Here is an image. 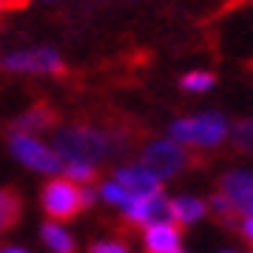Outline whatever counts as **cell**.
<instances>
[{
	"label": "cell",
	"instance_id": "cell-1",
	"mask_svg": "<svg viewBox=\"0 0 253 253\" xmlns=\"http://www.w3.org/2000/svg\"><path fill=\"white\" fill-rule=\"evenodd\" d=\"M111 151H114V137L91 126L63 128L54 137V154L60 157V162H85L97 168Z\"/></svg>",
	"mask_w": 253,
	"mask_h": 253
},
{
	"label": "cell",
	"instance_id": "cell-2",
	"mask_svg": "<svg viewBox=\"0 0 253 253\" xmlns=\"http://www.w3.org/2000/svg\"><path fill=\"white\" fill-rule=\"evenodd\" d=\"M228 134V120L222 114H199L185 117L171 126V139L179 145H196V148H213Z\"/></svg>",
	"mask_w": 253,
	"mask_h": 253
},
{
	"label": "cell",
	"instance_id": "cell-3",
	"mask_svg": "<svg viewBox=\"0 0 253 253\" xmlns=\"http://www.w3.org/2000/svg\"><path fill=\"white\" fill-rule=\"evenodd\" d=\"M142 168L148 173H154L157 179H171L173 173H179L182 168L191 165V157L185 145L173 142V139H157L151 142L148 148L142 151Z\"/></svg>",
	"mask_w": 253,
	"mask_h": 253
},
{
	"label": "cell",
	"instance_id": "cell-4",
	"mask_svg": "<svg viewBox=\"0 0 253 253\" xmlns=\"http://www.w3.org/2000/svg\"><path fill=\"white\" fill-rule=\"evenodd\" d=\"M12 154L17 160L23 162L26 168H32V171H40V173H57L63 168V162L60 157L54 154V148H48L46 142H40L37 137L32 134H14L12 137Z\"/></svg>",
	"mask_w": 253,
	"mask_h": 253
},
{
	"label": "cell",
	"instance_id": "cell-5",
	"mask_svg": "<svg viewBox=\"0 0 253 253\" xmlns=\"http://www.w3.org/2000/svg\"><path fill=\"white\" fill-rule=\"evenodd\" d=\"M3 69L23 71V74H60L63 60L54 48H23L3 57Z\"/></svg>",
	"mask_w": 253,
	"mask_h": 253
},
{
	"label": "cell",
	"instance_id": "cell-6",
	"mask_svg": "<svg viewBox=\"0 0 253 253\" xmlns=\"http://www.w3.org/2000/svg\"><path fill=\"white\" fill-rule=\"evenodd\" d=\"M43 208L48 216L54 219H69L80 211V188L71 179H51L43 188Z\"/></svg>",
	"mask_w": 253,
	"mask_h": 253
},
{
	"label": "cell",
	"instance_id": "cell-7",
	"mask_svg": "<svg viewBox=\"0 0 253 253\" xmlns=\"http://www.w3.org/2000/svg\"><path fill=\"white\" fill-rule=\"evenodd\" d=\"M126 216L137 225H157V222H171V202L157 191L148 196H134L131 205L123 208Z\"/></svg>",
	"mask_w": 253,
	"mask_h": 253
},
{
	"label": "cell",
	"instance_id": "cell-8",
	"mask_svg": "<svg viewBox=\"0 0 253 253\" xmlns=\"http://www.w3.org/2000/svg\"><path fill=\"white\" fill-rule=\"evenodd\" d=\"M114 182H120L131 196H148L160 191V179L148 173L142 165H126L114 173Z\"/></svg>",
	"mask_w": 253,
	"mask_h": 253
},
{
	"label": "cell",
	"instance_id": "cell-9",
	"mask_svg": "<svg viewBox=\"0 0 253 253\" xmlns=\"http://www.w3.org/2000/svg\"><path fill=\"white\" fill-rule=\"evenodd\" d=\"M222 194L230 199V205L245 213V208L253 199V173L251 171H230L222 179Z\"/></svg>",
	"mask_w": 253,
	"mask_h": 253
},
{
	"label": "cell",
	"instance_id": "cell-10",
	"mask_svg": "<svg viewBox=\"0 0 253 253\" xmlns=\"http://www.w3.org/2000/svg\"><path fill=\"white\" fill-rule=\"evenodd\" d=\"M145 248L148 253H171L179 248V230L173 222H157L145 228Z\"/></svg>",
	"mask_w": 253,
	"mask_h": 253
},
{
	"label": "cell",
	"instance_id": "cell-11",
	"mask_svg": "<svg viewBox=\"0 0 253 253\" xmlns=\"http://www.w3.org/2000/svg\"><path fill=\"white\" fill-rule=\"evenodd\" d=\"M202 213H205V202L196 196H176L171 202V219L182 225H194L196 219H202Z\"/></svg>",
	"mask_w": 253,
	"mask_h": 253
},
{
	"label": "cell",
	"instance_id": "cell-12",
	"mask_svg": "<svg viewBox=\"0 0 253 253\" xmlns=\"http://www.w3.org/2000/svg\"><path fill=\"white\" fill-rule=\"evenodd\" d=\"M57 123V117H54V111L51 108H46V105H37V108H32L29 114H23L14 126H17V131L20 134H29V131H43V128L54 126Z\"/></svg>",
	"mask_w": 253,
	"mask_h": 253
},
{
	"label": "cell",
	"instance_id": "cell-13",
	"mask_svg": "<svg viewBox=\"0 0 253 253\" xmlns=\"http://www.w3.org/2000/svg\"><path fill=\"white\" fill-rule=\"evenodd\" d=\"M43 239L46 245L51 248V253H74V239H71V233L63 225L57 222H46L43 225Z\"/></svg>",
	"mask_w": 253,
	"mask_h": 253
},
{
	"label": "cell",
	"instance_id": "cell-14",
	"mask_svg": "<svg viewBox=\"0 0 253 253\" xmlns=\"http://www.w3.org/2000/svg\"><path fill=\"white\" fill-rule=\"evenodd\" d=\"M17 216H20V199H17V194L9 191V188H0V233L12 228L17 222Z\"/></svg>",
	"mask_w": 253,
	"mask_h": 253
},
{
	"label": "cell",
	"instance_id": "cell-15",
	"mask_svg": "<svg viewBox=\"0 0 253 253\" xmlns=\"http://www.w3.org/2000/svg\"><path fill=\"white\" fill-rule=\"evenodd\" d=\"M213 83H216L213 74H208V71H191V74L182 77V88L185 91H194V94H202L208 88H213Z\"/></svg>",
	"mask_w": 253,
	"mask_h": 253
},
{
	"label": "cell",
	"instance_id": "cell-16",
	"mask_svg": "<svg viewBox=\"0 0 253 253\" xmlns=\"http://www.w3.org/2000/svg\"><path fill=\"white\" fill-rule=\"evenodd\" d=\"M100 196H103L105 202L120 205V208H128V205H131V199H134V196L128 194V191H126L120 182H114V179H111V182H105L103 188H100Z\"/></svg>",
	"mask_w": 253,
	"mask_h": 253
},
{
	"label": "cell",
	"instance_id": "cell-17",
	"mask_svg": "<svg viewBox=\"0 0 253 253\" xmlns=\"http://www.w3.org/2000/svg\"><path fill=\"white\" fill-rule=\"evenodd\" d=\"M233 142L242 151H253V120H245L233 128Z\"/></svg>",
	"mask_w": 253,
	"mask_h": 253
},
{
	"label": "cell",
	"instance_id": "cell-18",
	"mask_svg": "<svg viewBox=\"0 0 253 253\" xmlns=\"http://www.w3.org/2000/svg\"><path fill=\"white\" fill-rule=\"evenodd\" d=\"M63 171L69 173L71 182H91L94 179V168L91 165H85V162H66Z\"/></svg>",
	"mask_w": 253,
	"mask_h": 253
},
{
	"label": "cell",
	"instance_id": "cell-19",
	"mask_svg": "<svg viewBox=\"0 0 253 253\" xmlns=\"http://www.w3.org/2000/svg\"><path fill=\"white\" fill-rule=\"evenodd\" d=\"M211 208H213V211H216L222 219H230L233 213H236V208L230 205V199H228L225 194H216V196H213V199H211Z\"/></svg>",
	"mask_w": 253,
	"mask_h": 253
},
{
	"label": "cell",
	"instance_id": "cell-20",
	"mask_svg": "<svg viewBox=\"0 0 253 253\" xmlns=\"http://www.w3.org/2000/svg\"><path fill=\"white\" fill-rule=\"evenodd\" d=\"M91 253H128V248L123 242H97L91 248Z\"/></svg>",
	"mask_w": 253,
	"mask_h": 253
},
{
	"label": "cell",
	"instance_id": "cell-21",
	"mask_svg": "<svg viewBox=\"0 0 253 253\" xmlns=\"http://www.w3.org/2000/svg\"><path fill=\"white\" fill-rule=\"evenodd\" d=\"M242 233L253 242V213H245V219H242Z\"/></svg>",
	"mask_w": 253,
	"mask_h": 253
},
{
	"label": "cell",
	"instance_id": "cell-22",
	"mask_svg": "<svg viewBox=\"0 0 253 253\" xmlns=\"http://www.w3.org/2000/svg\"><path fill=\"white\" fill-rule=\"evenodd\" d=\"M29 0H0V12L3 9H23Z\"/></svg>",
	"mask_w": 253,
	"mask_h": 253
},
{
	"label": "cell",
	"instance_id": "cell-23",
	"mask_svg": "<svg viewBox=\"0 0 253 253\" xmlns=\"http://www.w3.org/2000/svg\"><path fill=\"white\" fill-rule=\"evenodd\" d=\"M0 253H29V251H23V248H3Z\"/></svg>",
	"mask_w": 253,
	"mask_h": 253
},
{
	"label": "cell",
	"instance_id": "cell-24",
	"mask_svg": "<svg viewBox=\"0 0 253 253\" xmlns=\"http://www.w3.org/2000/svg\"><path fill=\"white\" fill-rule=\"evenodd\" d=\"M245 213H253V199H251V205L245 208Z\"/></svg>",
	"mask_w": 253,
	"mask_h": 253
},
{
	"label": "cell",
	"instance_id": "cell-25",
	"mask_svg": "<svg viewBox=\"0 0 253 253\" xmlns=\"http://www.w3.org/2000/svg\"><path fill=\"white\" fill-rule=\"evenodd\" d=\"M171 253H182V251H179V248H176V251H171Z\"/></svg>",
	"mask_w": 253,
	"mask_h": 253
},
{
	"label": "cell",
	"instance_id": "cell-26",
	"mask_svg": "<svg viewBox=\"0 0 253 253\" xmlns=\"http://www.w3.org/2000/svg\"><path fill=\"white\" fill-rule=\"evenodd\" d=\"M222 253H236V251H222Z\"/></svg>",
	"mask_w": 253,
	"mask_h": 253
},
{
	"label": "cell",
	"instance_id": "cell-27",
	"mask_svg": "<svg viewBox=\"0 0 253 253\" xmlns=\"http://www.w3.org/2000/svg\"><path fill=\"white\" fill-rule=\"evenodd\" d=\"M43 3H54V0H43Z\"/></svg>",
	"mask_w": 253,
	"mask_h": 253
}]
</instances>
